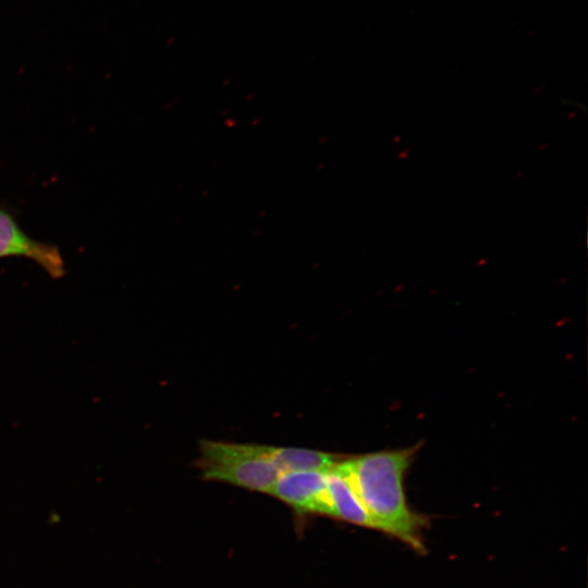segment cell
<instances>
[{"label":"cell","mask_w":588,"mask_h":588,"mask_svg":"<svg viewBox=\"0 0 588 588\" xmlns=\"http://www.w3.org/2000/svg\"><path fill=\"white\" fill-rule=\"evenodd\" d=\"M417 448L382 450L342 457L335 468L344 476L375 523L376 530L392 536L417 553H425L424 515L407 502L404 479Z\"/></svg>","instance_id":"6da1fadb"},{"label":"cell","mask_w":588,"mask_h":588,"mask_svg":"<svg viewBox=\"0 0 588 588\" xmlns=\"http://www.w3.org/2000/svg\"><path fill=\"white\" fill-rule=\"evenodd\" d=\"M197 467L205 480L268 493L281 471L262 455L259 444L201 440Z\"/></svg>","instance_id":"7a4b0ae2"},{"label":"cell","mask_w":588,"mask_h":588,"mask_svg":"<svg viewBox=\"0 0 588 588\" xmlns=\"http://www.w3.org/2000/svg\"><path fill=\"white\" fill-rule=\"evenodd\" d=\"M328 471L281 473L269 494L286 503L299 514L315 513L330 516Z\"/></svg>","instance_id":"3957f363"},{"label":"cell","mask_w":588,"mask_h":588,"mask_svg":"<svg viewBox=\"0 0 588 588\" xmlns=\"http://www.w3.org/2000/svg\"><path fill=\"white\" fill-rule=\"evenodd\" d=\"M24 257L40 266L51 278L65 274L60 249L50 243L28 236L14 216L0 207V258Z\"/></svg>","instance_id":"277c9868"},{"label":"cell","mask_w":588,"mask_h":588,"mask_svg":"<svg viewBox=\"0 0 588 588\" xmlns=\"http://www.w3.org/2000/svg\"><path fill=\"white\" fill-rule=\"evenodd\" d=\"M330 517L376 529L375 523L344 476L335 468L327 474Z\"/></svg>","instance_id":"8992f818"},{"label":"cell","mask_w":588,"mask_h":588,"mask_svg":"<svg viewBox=\"0 0 588 588\" xmlns=\"http://www.w3.org/2000/svg\"><path fill=\"white\" fill-rule=\"evenodd\" d=\"M259 450L281 473L303 470L328 471L343 457L330 452L293 446L259 444Z\"/></svg>","instance_id":"5b68a950"}]
</instances>
